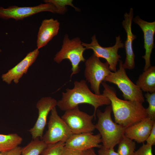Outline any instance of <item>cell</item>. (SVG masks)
Here are the masks:
<instances>
[{"mask_svg":"<svg viewBox=\"0 0 155 155\" xmlns=\"http://www.w3.org/2000/svg\"><path fill=\"white\" fill-rule=\"evenodd\" d=\"M104 89L102 94L111 102L115 122L125 128L148 117L146 108L139 102L123 100L117 96L116 91L106 82L101 83Z\"/></svg>","mask_w":155,"mask_h":155,"instance_id":"obj_1","label":"cell"},{"mask_svg":"<svg viewBox=\"0 0 155 155\" xmlns=\"http://www.w3.org/2000/svg\"><path fill=\"white\" fill-rule=\"evenodd\" d=\"M74 85L73 88H67L65 92H63L61 98L57 101V106L61 110L65 111L80 104H88L94 107L93 115L96 118V111L99 107L111 104V101L107 97L102 94L98 95L92 93L86 81H75Z\"/></svg>","mask_w":155,"mask_h":155,"instance_id":"obj_2","label":"cell"},{"mask_svg":"<svg viewBox=\"0 0 155 155\" xmlns=\"http://www.w3.org/2000/svg\"><path fill=\"white\" fill-rule=\"evenodd\" d=\"M111 105H108L104 112L97 109L96 113L98 120L95 128L101 136L102 146L106 148H114L121 140L126 128L113 120Z\"/></svg>","mask_w":155,"mask_h":155,"instance_id":"obj_3","label":"cell"},{"mask_svg":"<svg viewBox=\"0 0 155 155\" xmlns=\"http://www.w3.org/2000/svg\"><path fill=\"white\" fill-rule=\"evenodd\" d=\"M119 62V68L115 72L111 71L106 78L104 82L116 85L122 92L125 100L143 104L145 100L142 91L127 76L123 67L122 61L120 60Z\"/></svg>","mask_w":155,"mask_h":155,"instance_id":"obj_4","label":"cell"},{"mask_svg":"<svg viewBox=\"0 0 155 155\" xmlns=\"http://www.w3.org/2000/svg\"><path fill=\"white\" fill-rule=\"evenodd\" d=\"M86 49L82 45L80 38L76 37L70 40L68 36L66 34L63 38L61 49L56 54L54 60L57 63H59L64 59L69 60L72 65L71 78L80 71L79 65L80 62L85 61L83 53Z\"/></svg>","mask_w":155,"mask_h":155,"instance_id":"obj_5","label":"cell"},{"mask_svg":"<svg viewBox=\"0 0 155 155\" xmlns=\"http://www.w3.org/2000/svg\"><path fill=\"white\" fill-rule=\"evenodd\" d=\"M84 75L89 83L92 90L96 94H101L100 87L106 78L111 71L108 63L102 62L99 58L94 55L86 61Z\"/></svg>","mask_w":155,"mask_h":155,"instance_id":"obj_6","label":"cell"},{"mask_svg":"<svg viewBox=\"0 0 155 155\" xmlns=\"http://www.w3.org/2000/svg\"><path fill=\"white\" fill-rule=\"evenodd\" d=\"M48 129L41 140L47 144L65 142L73 134L65 122L58 115L56 107L51 110Z\"/></svg>","mask_w":155,"mask_h":155,"instance_id":"obj_7","label":"cell"},{"mask_svg":"<svg viewBox=\"0 0 155 155\" xmlns=\"http://www.w3.org/2000/svg\"><path fill=\"white\" fill-rule=\"evenodd\" d=\"M65 111L61 118L73 134L92 133L96 129L95 125L92 122L93 115L81 111L78 106Z\"/></svg>","mask_w":155,"mask_h":155,"instance_id":"obj_8","label":"cell"},{"mask_svg":"<svg viewBox=\"0 0 155 155\" xmlns=\"http://www.w3.org/2000/svg\"><path fill=\"white\" fill-rule=\"evenodd\" d=\"M91 39L90 43L82 42V45L86 49L92 50L93 55L97 57L106 60L111 71L113 72L116 71L117 65L121 58V56L118 53V50L124 47V44L122 42L120 36L119 35L116 37L115 44L113 46L107 47H102L99 44L95 35L92 37Z\"/></svg>","mask_w":155,"mask_h":155,"instance_id":"obj_9","label":"cell"},{"mask_svg":"<svg viewBox=\"0 0 155 155\" xmlns=\"http://www.w3.org/2000/svg\"><path fill=\"white\" fill-rule=\"evenodd\" d=\"M46 11L60 14L59 10L53 4L45 3L33 7H19L12 5L6 8L0 7V18L5 20L13 19L18 21Z\"/></svg>","mask_w":155,"mask_h":155,"instance_id":"obj_10","label":"cell"},{"mask_svg":"<svg viewBox=\"0 0 155 155\" xmlns=\"http://www.w3.org/2000/svg\"><path fill=\"white\" fill-rule=\"evenodd\" d=\"M57 104V101L51 97H43L37 102L36 107L38 110V116L33 127L29 130L32 139H42L48 114Z\"/></svg>","mask_w":155,"mask_h":155,"instance_id":"obj_11","label":"cell"},{"mask_svg":"<svg viewBox=\"0 0 155 155\" xmlns=\"http://www.w3.org/2000/svg\"><path fill=\"white\" fill-rule=\"evenodd\" d=\"M101 136L99 133L95 135L92 133L73 134L65 142V147L84 151L94 148H100L102 146Z\"/></svg>","mask_w":155,"mask_h":155,"instance_id":"obj_12","label":"cell"},{"mask_svg":"<svg viewBox=\"0 0 155 155\" xmlns=\"http://www.w3.org/2000/svg\"><path fill=\"white\" fill-rule=\"evenodd\" d=\"M133 17V9L130 8L129 13H125L124 19L122 23L123 26L125 31L127 38L125 42V47L126 57L125 62L123 63L124 69H132L135 67V55L132 48L133 41L136 38V36L132 32L131 24Z\"/></svg>","mask_w":155,"mask_h":155,"instance_id":"obj_13","label":"cell"},{"mask_svg":"<svg viewBox=\"0 0 155 155\" xmlns=\"http://www.w3.org/2000/svg\"><path fill=\"white\" fill-rule=\"evenodd\" d=\"M132 21L141 28L144 33V47L145 50V55L142 56L145 60L144 67V71L151 66L150 57L153 49L154 47V36L155 32V22H149L136 16Z\"/></svg>","mask_w":155,"mask_h":155,"instance_id":"obj_14","label":"cell"},{"mask_svg":"<svg viewBox=\"0 0 155 155\" xmlns=\"http://www.w3.org/2000/svg\"><path fill=\"white\" fill-rule=\"evenodd\" d=\"M39 53L37 48L28 53L25 57L14 67L1 76L3 81L8 84L12 80L17 84L24 74H26L29 67L35 62Z\"/></svg>","mask_w":155,"mask_h":155,"instance_id":"obj_15","label":"cell"},{"mask_svg":"<svg viewBox=\"0 0 155 155\" xmlns=\"http://www.w3.org/2000/svg\"><path fill=\"white\" fill-rule=\"evenodd\" d=\"M155 120L148 117L126 128L124 135L138 143H144L148 137Z\"/></svg>","mask_w":155,"mask_h":155,"instance_id":"obj_16","label":"cell"},{"mask_svg":"<svg viewBox=\"0 0 155 155\" xmlns=\"http://www.w3.org/2000/svg\"><path fill=\"white\" fill-rule=\"evenodd\" d=\"M60 23L57 20L51 18L43 20L40 26L37 40V48L46 46L56 36L59 29Z\"/></svg>","mask_w":155,"mask_h":155,"instance_id":"obj_17","label":"cell"},{"mask_svg":"<svg viewBox=\"0 0 155 155\" xmlns=\"http://www.w3.org/2000/svg\"><path fill=\"white\" fill-rule=\"evenodd\" d=\"M136 85L142 91L155 92V66H151L144 71L139 77Z\"/></svg>","mask_w":155,"mask_h":155,"instance_id":"obj_18","label":"cell"},{"mask_svg":"<svg viewBox=\"0 0 155 155\" xmlns=\"http://www.w3.org/2000/svg\"><path fill=\"white\" fill-rule=\"evenodd\" d=\"M22 138L16 133L0 134V152L10 150L22 143Z\"/></svg>","mask_w":155,"mask_h":155,"instance_id":"obj_19","label":"cell"},{"mask_svg":"<svg viewBox=\"0 0 155 155\" xmlns=\"http://www.w3.org/2000/svg\"><path fill=\"white\" fill-rule=\"evenodd\" d=\"M47 144L39 138L33 139L22 148L21 155H40L46 148Z\"/></svg>","mask_w":155,"mask_h":155,"instance_id":"obj_20","label":"cell"},{"mask_svg":"<svg viewBox=\"0 0 155 155\" xmlns=\"http://www.w3.org/2000/svg\"><path fill=\"white\" fill-rule=\"evenodd\" d=\"M118 144L117 152L119 155H133L136 147L135 141L124 135Z\"/></svg>","mask_w":155,"mask_h":155,"instance_id":"obj_21","label":"cell"},{"mask_svg":"<svg viewBox=\"0 0 155 155\" xmlns=\"http://www.w3.org/2000/svg\"><path fill=\"white\" fill-rule=\"evenodd\" d=\"M45 3H50L53 4L59 10L60 14H63L67 11V5H69L73 7L77 11H80L79 9L75 7L72 3V0H45Z\"/></svg>","mask_w":155,"mask_h":155,"instance_id":"obj_22","label":"cell"},{"mask_svg":"<svg viewBox=\"0 0 155 155\" xmlns=\"http://www.w3.org/2000/svg\"><path fill=\"white\" fill-rule=\"evenodd\" d=\"M65 142H60L47 144L46 148L41 154V155H61L65 147Z\"/></svg>","mask_w":155,"mask_h":155,"instance_id":"obj_23","label":"cell"},{"mask_svg":"<svg viewBox=\"0 0 155 155\" xmlns=\"http://www.w3.org/2000/svg\"><path fill=\"white\" fill-rule=\"evenodd\" d=\"M144 97L148 103V106L146 108V113L148 117L155 120V92L150 93L147 92Z\"/></svg>","mask_w":155,"mask_h":155,"instance_id":"obj_24","label":"cell"},{"mask_svg":"<svg viewBox=\"0 0 155 155\" xmlns=\"http://www.w3.org/2000/svg\"><path fill=\"white\" fill-rule=\"evenodd\" d=\"M152 146L143 143V145L134 152L133 155H153Z\"/></svg>","mask_w":155,"mask_h":155,"instance_id":"obj_25","label":"cell"},{"mask_svg":"<svg viewBox=\"0 0 155 155\" xmlns=\"http://www.w3.org/2000/svg\"><path fill=\"white\" fill-rule=\"evenodd\" d=\"M98 155H119L114 148H106L102 146L98 151Z\"/></svg>","mask_w":155,"mask_h":155,"instance_id":"obj_26","label":"cell"},{"mask_svg":"<svg viewBox=\"0 0 155 155\" xmlns=\"http://www.w3.org/2000/svg\"><path fill=\"white\" fill-rule=\"evenodd\" d=\"M83 151L68 148L64 147L61 155H82Z\"/></svg>","mask_w":155,"mask_h":155,"instance_id":"obj_27","label":"cell"},{"mask_svg":"<svg viewBox=\"0 0 155 155\" xmlns=\"http://www.w3.org/2000/svg\"><path fill=\"white\" fill-rule=\"evenodd\" d=\"M146 144L151 146L155 144V123H154L151 132L146 140Z\"/></svg>","mask_w":155,"mask_h":155,"instance_id":"obj_28","label":"cell"},{"mask_svg":"<svg viewBox=\"0 0 155 155\" xmlns=\"http://www.w3.org/2000/svg\"><path fill=\"white\" fill-rule=\"evenodd\" d=\"M82 155H98L96 154L93 148L89 149L83 151Z\"/></svg>","mask_w":155,"mask_h":155,"instance_id":"obj_29","label":"cell"},{"mask_svg":"<svg viewBox=\"0 0 155 155\" xmlns=\"http://www.w3.org/2000/svg\"><path fill=\"white\" fill-rule=\"evenodd\" d=\"M0 155H3V153L0 152Z\"/></svg>","mask_w":155,"mask_h":155,"instance_id":"obj_30","label":"cell"},{"mask_svg":"<svg viewBox=\"0 0 155 155\" xmlns=\"http://www.w3.org/2000/svg\"><path fill=\"white\" fill-rule=\"evenodd\" d=\"M2 51H1V49H0V53Z\"/></svg>","mask_w":155,"mask_h":155,"instance_id":"obj_31","label":"cell"}]
</instances>
